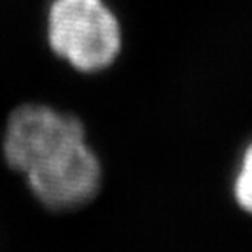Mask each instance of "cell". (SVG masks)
I'll use <instances>...</instances> for the list:
<instances>
[{"label": "cell", "instance_id": "cell-4", "mask_svg": "<svg viewBox=\"0 0 252 252\" xmlns=\"http://www.w3.org/2000/svg\"><path fill=\"white\" fill-rule=\"evenodd\" d=\"M235 198L242 209L252 214V144L245 151L240 172L236 175Z\"/></svg>", "mask_w": 252, "mask_h": 252}, {"label": "cell", "instance_id": "cell-2", "mask_svg": "<svg viewBox=\"0 0 252 252\" xmlns=\"http://www.w3.org/2000/svg\"><path fill=\"white\" fill-rule=\"evenodd\" d=\"M81 140L86 135L77 118L40 103H25L9 116L2 151L11 168L27 173Z\"/></svg>", "mask_w": 252, "mask_h": 252}, {"label": "cell", "instance_id": "cell-1", "mask_svg": "<svg viewBox=\"0 0 252 252\" xmlns=\"http://www.w3.org/2000/svg\"><path fill=\"white\" fill-rule=\"evenodd\" d=\"M51 49L81 72H98L114 63L121 28L103 0H53L47 16Z\"/></svg>", "mask_w": 252, "mask_h": 252}, {"label": "cell", "instance_id": "cell-3", "mask_svg": "<svg viewBox=\"0 0 252 252\" xmlns=\"http://www.w3.org/2000/svg\"><path fill=\"white\" fill-rule=\"evenodd\" d=\"M25 175L32 193L47 209L72 210L86 205L98 193L102 170L86 140H81L47 158Z\"/></svg>", "mask_w": 252, "mask_h": 252}]
</instances>
